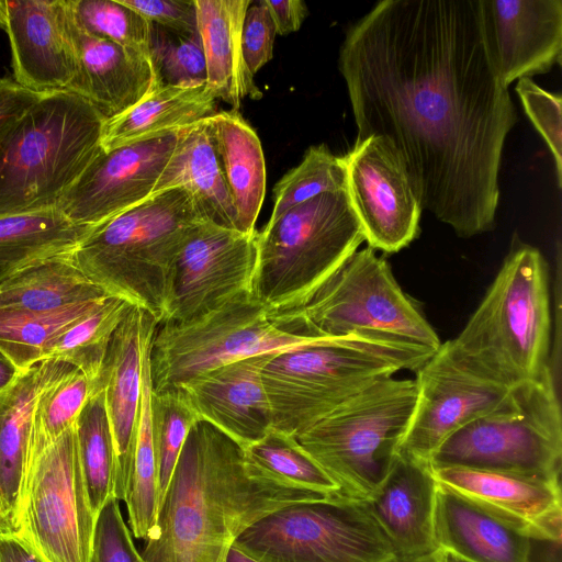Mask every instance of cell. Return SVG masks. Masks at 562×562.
<instances>
[{
  "instance_id": "1",
  "label": "cell",
  "mask_w": 562,
  "mask_h": 562,
  "mask_svg": "<svg viewBox=\"0 0 562 562\" xmlns=\"http://www.w3.org/2000/svg\"><path fill=\"white\" fill-rule=\"evenodd\" d=\"M338 66L356 142L386 138L423 210L458 236L493 229L517 114L487 58L476 0H382L348 29Z\"/></svg>"
},
{
  "instance_id": "2",
  "label": "cell",
  "mask_w": 562,
  "mask_h": 562,
  "mask_svg": "<svg viewBox=\"0 0 562 562\" xmlns=\"http://www.w3.org/2000/svg\"><path fill=\"white\" fill-rule=\"evenodd\" d=\"M325 497L251 477L243 447L211 423L190 428L158 508L147 562H226L254 522L291 504Z\"/></svg>"
},
{
  "instance_id": "3",
  "label": "cell",
  "mask_w": 562,
  "mask_h": 562,
  "mask_svg": "<svg viewBox=\"0 0 562 562\" xmlns=\"http://www.w3.org/2000/svg\"><path fill=\"white\" fill-rule=\"evenodd\" d=\"M550 338L548 263L517 241L463 329L440 349L465 372L509 389L549 366Z\"/></svg>"
},
{
  "instance_id": "4",
  "label": "cell",
  "mask_w": 562,
  "mask_h": 562,
  "mask_svg": "<svg viewBox=\"0 0 562 562\" xmlns=\"http://www.w3.org/2000/svg\"><path fill=\"white\" fill-rule=\"evenodd\" d=\"M434 353L359 334L318 337L273 351L261 369L272 428L294 437L373 382L416 371Z\"/></svg>"
},
{
  "instance_id": "5",
  "label": "cell",
  "mask_w": 562,
  "mask_h": 562,
  "mask_svg": "<svg viewBox=\"0 0 562 562\" xmlns=\"http://www.w3.org/2000/svg\"><path fill=\"white\" fill-rule=\"evenodd\" d=\"M203 221L187 189H168L90 228L71 258L93 284L160 323L171 263Z\"/></svg>"
},
{
  "instance_id": "6",
  "label": "cell",
  "mask_w": 562,
  "mask_h": 562,
  "mask_svg": "<svg viewBox=\"0 0 562 562\" xmlns=\"http://www.w3.org/2000/svg\"><path fill=\"white\" fill-rule=\"evenodd\" d=\"M105 121L72 92L41 95L0 142V214L58 206L101 149Z\"/></svg>"
},
{
  "instance_id": "7",
  "label": "cell",
  "mask_w": 562,
  "mask_h": 562,
  "mask_svg": "<svg viewBox=\"0 0 562 562\" xmlns=\"http://www.w3.org/2000/svg\"><path fill=\"white\" fill-rule=\"evenodd\" d=\"M363 241L346 191L319 194L257 232L250 292L270 314L295 308Z\"/></svg>"
},
{
  "instance_id": "8",
  "label": "cell",
  "mask_w": 562,
  "mask_h": 562,
  "mask_svg": "<svg viewBox=\"0 0 562 562\" xmlns=\"http://www.w3.org/2000/svg\"><path fill=\"white\" fill-rule=\"evenodd\" d=\"M269 315L281 329L304 337L359 334L434 351L441 345L389 262L370 247L349 256L303 304Z\"/></svg>"
},
{
  "instance_id": "9",
  "label": "cell",
  "mask_w": 562,
  "mask_h": 562,
  "mask_svg": "<svg viewBox=\"0 0 562 562\" xmlns=\"http://www.w3.org/2000/svg\"><path fill=\"white\" fill-rule=\"evenodd\" d=\"M415 401L414 380L383 378L294 438L344 496L367 501L397 453Z\"/></svg>"
},
{
  "instance_id": "10",
  "label": "cell",
  "mask_w": 562,
  "mask_h": 562,
  "mask_svg": "<svg viewBox=\"0 0 562 562\" xmlns=\"http://www.w3.org/2000/svg\"><path fill=\"white\" fill-rule=\"evenodd\" d=\"M452 465L560 480L562 416L549 366L509 387L493 409L451 435L429 463Z\"/></svg>"
},
{
  "instance_id": "11",
  "label": "cell",
  "mask_w": 562,
  "mask_h": 562,
  "mask_svg": "<svg viewBox=\"0 0 562 562\" xmlns=\"http://www.w3.org/2000/svg\"><path fill=\"white\" fill-rule=\"evenodd\" d=\"M234 544L258 562H390L396 557L367 502L346 496L274 510Z\"/></svg>"
},
{
  "instance_id": "12",
  "label": "cell",
  "mask_w": 562,
  "mask_h": 562,
  "mask_svg": "<svg viewBox=\"0 0 562 562\" xmlns=\"http://www.w3.org/2000/svg\"><path fill=\"white\" fill-rule=\"evenodd\" d=\"M316 338L281 329L245 291L195 319L157 324L149 353L151 390H176L220 366Z\"/></svg>"
},
{
  "instance_id": "13",
  "label": "cell",
  "mask_w": 562,
  "mask_h": 562,
  "mask_svg": "<svg viewBox=\"0 0 562 562\" xmlns=\"http://www.w3.org/2000/svg\"><path fill=\"white\" fill-rule=\"evenodd\" d=\"M95 520L74 426L31 460L12 531L47 562H90Z\"/></svg>"
},
{
  "instance_id": "14",
  "label": "cell",
  "mask_w": 562,
  "mask_h": 562,
  "mask_svg": "<svg viewBox=\"0 0 562 562\" xmlns=\"http://www.w3.org/2000/svg\"><path fill=\"white\" fill-rule=\"evenodd\" d=\"M256 260L257 231L245 234L201 222L171 263L160 323L195 319L250 291Z\"/></svg>"
},
{
  "instance_id": "15",
  "label": "cell",
  "mask_w": 562,
  "mask_h": 562,
  "mask_svg": "<svg viewBox=\"0 0 562 562\" xmlns=\"http://www.w3.org/2000/svg\"><path fill=\"white\" fill-rule=\"evenodd\" d=\"M342 158L346 193L368 247L392 254L408 246L420 232L423 207L395 148L370 136Z\"/></svg>"
},
{
  "instance_id": "16",
  "label": "cell",
  "mask_w": 562,
  "mask_h": 562,
  "mask_svg": "<svg viewBox=\"0 0 562 562\" xmlns=\"http://www.w3.org/2000/svg\"><path fill=\"white\" fill-rule=\"evenodd\" d=\"M181 128L99 153L58 203L76 225L92 228L148 199Z\"/></svg>"
},
{
  "instance_id": "17",
  "label": "cell",
  "mask_w": 562,
  "mask_h": 562,
  "mask_svg": "<svg viewBox=\"0 0 562 562\" xmlns=\"http://www.w3.org/2000/svg\"><path fill=\"white\" fill-rule=\"evenodd\" d=\"M415 372L416 401L397 452L427 465L451 435L493 409L508 391L460 369L440 347Z\"/></svg>"
},
{
  "instance_id": "18",
  "label": "cell",
  "mask_w": 562,
  "mask_h": 562,
  "mask_svg": "<svg viewBox=\"0 0 562 562\" xmlns=\"http://www.w3.org/2000/svg\"><path fill=\"white\" fill-rule=\"evenodd\" d=\"M429 469L436 484L507 528L530 540L561 543L560 480L458 465Z\"/></svg>"
},
{
  "instance_id": "19",
  "label": "cell",
  "mask_w": 562,
  "mask_h": 562,
  "mask_svg": "<svg viewBox=\"0 0 562 562\" xmlns=\"http://www.w3.org/2000/svg\"><path fill=\"white\" fill-rule=\"evenodd\" d=\"M476 13L487 58L505 87L561 65V0H476Z\"/></svg>"
},
{
  "instance_id": "20",
  "label": "cell",
  "mask_w": 562,
  "mask_h": 562,
  "mask_svg": "<svg viewBox=\"0 0 562 562\" xmlns=\"http://www.w3.org/2000/svg\"><path fill=\"white\" fill-rule=\"evenodd\" d=\"M0 27L19 86L37 94L68 91L76 52L66 0H0Z\"/></svg>"
},
{
  "instance_id": "21",
  "label": "cell",
  "mask_w": 562,
  "mask_h": 562,
  "mask_svg": "<svg viewBox=\"0 0 562 562\" xmlns=\"http://www.w3.org/2000/svg\"><path fill=\"white\" fill-rule=\"evenodd\" d=\"M146 310L133 305L112 335L93 387H103L115 452L114 497L124 501L132 471L142 397L143 359L157 327Z\"/></svg>"
},
{
  "instance_id": "22",
  "label": "cell",
  "mask_w": 562,
  "mask_h": 562,
  "mask_svg": "<svg viewBox=\"0 0 562 562\" xmlns=\"http://www.w3.org/2000/svg\"><path fill=\"white\" fill-rule=\"evenodd\" d=\"M271 352L241 358L195 375L178 389L199 417L243 448L272 428L261 369Z\"/></svg>"
},
{
  "instance_id": "23",
  "label": "cell",
  "mask_w": 562,
  "mask_h": 562,
  "mask_svg": "<svg viewBox=\"0 0 562 562\" xmlns=\"http://www.w3.org/2000/svg\"><path fill=\"white\" fill-rule=\"evenodd\" d=\"M68 14L76 52V75L69 92L87 100L110 120L158 87L149 56L85 32L69 8Z\"/></svg>"
},
{
  "instance_id": "24",
  "label": "cell",
  "mask_w": 562,
  "mask_h": 562,
  "mask_svg": "<svg viewBox=\"0 0 562 562\" xmlns=\"http://www.w3.org/2000/svg\"><path fill=\"white\" fill-rule=\"evenodd\" d=\"M435 491L429 465L397 452L366 501L396 557L414 558L436 550L432 537Z\"/></svg>"
},
{
  "instance_id": "25",
  "label": "cell",
  "mask_w": 562,
  "mask_h": 562,
  "mask_svg": "<svg viewBox=\"0 0 562 562\" xmlns=\"http://www.w3.org/2000/svg\"><path fill=\"white\" fill-rule=\"evenodd\" d=\"M432 537L436 549L461 562H531L532 540L438 484Z\"/></svg>"
},
{
  "instance_id": "26",
  "label": "cell",
  "mask_w": 562,
  "mask_h": 562,
  "mask_svg": "<svg viewBox=\"0 0 562 562\" xmlns=\"http://www.w3.org/2000/svg\"><path fill=\"white\" fill-rule=\"evenodd\" d=\"M251 0H194L201 37L206 87L217 99L239 112L243 99H260L241 49V32Z\"/></svg>"
},
{
  "instance_id": "27",
  "label": "cell",
  "mask_w": 562,
  "mask_h": 562,
  "mask_svg": "<svg viewBox=\"0 0 562 562\" xmlns=\"http://www.w3.org/2000/svg\"><path fill=\"white\" fill-rule=\"evenodd\" d=\"M172 188L187 189L205 221L239 232L236 210L216 154L209 117L181 130L154 193Z\"/></svg>"
},
{
  "instance_id": "28",
  "label": "cell",
  "mask_w": 562,
  "mask_h": 562,
  "mask_svg": "<svg viewBox=\"0 0 562 562\" xmlns=\"http://www.w3.org/2000/svg\"><path fill=\"white\" fill-rule=\"evenodd\" d=\"M56 364L53 359L34 364L0 394V515L11 530L27 474L34 404Z\"/></svg>"
},
{
  "instance_id": "29",
  "label": "cell",
  "mask_w": 562,
  "mask_h": 562,
  "mask_svg": "<svg viewBox=\"0 0 562 562\" xmlns=\"http://www.w3.org/2000/svg\"><path fill=\"white\" fill-rule=\"evenodd\" d=\"M211 134L237 214L240 233H254L266 194V164L261 143L239 112L209 117Z\"/></svg>"
},
{
  "instance_id": "30",
  "label": "cell",
  "mask_w": 562,
  "mask_h": 562,
  "mask_svg": "<svg viewBox=\"0 0 562 562\" xmlns=\"http://www.w3.org/2000/svg\"><path fill=\"white\" fill-rule=\"evenodd\" d=\"M215 113L216 98L206 85L159 86L125 112L105 121L101 147L109 150L166 131L192 125Z\"/></svg>"
},
{
  "instance_id": "31",
  "label": "cell",
  "mask_w": 562,
  "mask_h": 562,
  "mask_svg": "<svg viewBox=\"0 0 562 562\" xmlns=\"http://www.w3.org/2000/svg\"><path fill=\"white\" fill-rule=\"evenodd\" d=\"M88 231L71 222L58 206L0 214V271L14 273L71 255Z\"/></svg>"
},
{
  "instance_id": "32",
  "label": "cell",
  "mask_w": 562,
  "mask_h": 562,
  "mask_svg": "<svg viewBox=\"0 0 562 562\" xmlns=\"http://www.w3.org/2000/svg\"><path fill=\"white\" fill-rule=\"evenodd\" d=\"M106 295L68 255L27 267L0 281V311L50 312Z\"/></svg>"
},
{
  "instance_id": "33",
  "label": "cell",
  "mask_w": 562,
  "mask_h": 562,
  "mask_svg": "<svg viewBox=\"0 0 562 562\" xmlns=\"http://www.w3.org/2000/svg\"><path fill=\"white\" fill-rule=\"evenodd\" d=\"M243 449L245 469L251 477L325 497L344 496L293 436L271 428Z\"/></svg>"
},
{
  "instance_id": "34",
  "label": "cell",
  "mask_w": 562,
  "mask_h": 562,
  "mask_svg": "<svg viewBox=\"0 0 562 562\" xmlns=\"http://www.w3.org/2000/svg\"><path fill=\"white\" fill-rule=\"evenodd\" d=\"M153 340V339H151ZM151 341L143 359L142 397L136 447L124 502L128 528L134 538L146 542L156 533L159 508L158 463L150 425V353Z\"/></svg>"
},
{
  "instance_id": "35",
  "label": "cell",
  "mask_w": 562,
  "mask_h": 562,
  "mask_svg": "<svg viewBox=\"0 0 562 562\" xmlns=\"http://www.w3.org/2000/svg\"><path fill=\"white\" fill-rule=\"evenodd\" d=\"M106 296L50 312L0 311V351L20 371L27 370L45 360L55 339Z\"/></svg>"
},
{
  "instance_id": "36",
  "label": "cell",
  "mask_w": 562,
  "mask_h": 562,
  "mask_svg": "<svg viewBox=\"0 0 562 562\" xmlns=\"http://www.w3.org/2000/svg\"><path fill=\"white\" fill-rule=\"evenodd\" d=\"M91 392L92 383L80 370L57 361L34 404L29 437V464L44 448L75 426Z\"/></svg>"
},
{
  "instance_id": "37",
  "label": "cell",
  "mask_w": 562,
  "mask_h": 562,
  "mask_svg": "<svg viewBox=\"0 0 562 562\" xmlns=\"http://www.w3.org/2000/svg\"><path fill=\"white\" fill-rule=\"evenodd\" d=\"M82 477L97 517L114 496L115 452L103 387L93 389L75 424Z\"/></svg>"
},
{
  "instance_id": "38",
  "label": "cell",
  "mask_w": 562,
  "mask_h": 562,
  "mask_svg": "<svg viewBox=\"0 0 562 562\" xmlns=\"http://www.w3.org/2000/svg\"><path fill=\"white\" fill-rule=\"evenodd\" d=\"M132 306L121 297L106 296L98 307L55 339L46 359L77 368L90 380L93 389L112 335Z\"/></svg>"
},
{
  "instance_id": "39",
  "label": "cell",
  "mask_w": 562,
  "mask_h": 562,
  "mask_svg": "<svg viewBox=\"0 0 562 562\" xmlns=\"http://www.w3.org/2000/svg\"><path fill=\"white\" fill-rule=\"evenodd\" d=\"M338 191H346L344 158L333 154L325 144L311 146L300 165L276 184L270 220L319 194Z\"/></svg>"
},
{
  "instance_id": "40",
  "label": "cell",
  "mask_w": 562,
  "mask_h": 562,
  "mask_svg": "<svg viewBox=\"0 0 562 562\" xmlns=\"http://www.w3.org/2000/svg\"><path fill=\"white\" fill-rule=\"evenodd\" d=\"M85 32L149 56L151 22L120 0H67Z\"/></svg>"
},
{
  "instance_id": "41",
  "label": "cell",
  "mask_w": 562,
  "mask_h": 562,
  "mask_svg": "<svg viewBox=\"0 0 562 562\" xmlns=\"http://www.w3.org/2000/svg\"><path fill=\"white\" fill-rule=\"evenodd\" d=\"M150 425L158 463L159 503L191 426L199 419L179 390L150 393Z\"/></svg>"
},
{
  "instance_id": "42",
  "label": "cell",
  "mask_w": 562,
  "mask_h": 562,
  "mask_svg": "<svg viewBox=\"0 0 562 562\" xmlns=\"http://www.w3.org/2000/svg\"><path fill=\"white\" fill-rule=\"evenodd\" d=\"M149 58L157 86L206 85V67L200 34H186L151 23Z\"/></svg>"
},
{
  "instance_id": "43",
  "label": "cell",
  "mask_w": 562,
  "mask_h": 562,
  "mask_svg": "<svg viewBox=\"0 0 562 562\" xmlns=\"http://www.w3.org/2000/svg\"><path fill=\"white\" fill-rule=\"evenodd\" d=\"M530 122L548 145L555 166L558 187L562 184V98L538 86L530 78L515 88Z\"/></svg>"
},
{
  "instance_id": "44",
  "label": "cell",
  "mask_w": 562,
  "mask_h": 562,
  "mask_svg": "<svg viewBox=\"0 0 562 562\" xmlns=\"http://www.w3.org/2000/svg\"><path fill=\"white\" fill-rule=\"evenodd\" d=\"M90 562H147L136 549L119 499L114 496L106 501L97 516Z\"/></svg>"
},
{
  "instance_id": "45",
  "label": "cell",
  "mask_w": 562,
  "mask_h": 562,
  "mask_svg": "<svg viewBox=\"0 0 562 562\" xmlns=\"http://www.w3.org/2000/svg\"><path fill=\"white\" fill-rule=\"evenodd\" d=\"M276 35V25L263 0L251 2L244 20L241 49L254 76L271 60Z\"/></svg>"
},
{
  "instance_id": "46",
  "label": "cell",
  "mask_w": 562,
  "mask_h": 562,
  "mask_svg": "<svg viewBox=\"0 0 562 562\" xmlns=\"http://www.w3.org/2000/svg\"><path fill=\"white\" fill-rule=\"evenodd\" d=\"M151 23L165 29L196 34L198 18L194 0H120Z\"/></svg>"
},
{
  "instance_id": "47",
  "label": "cell",
  "mask_w": 562,
  "mask_h": 562,
  "mask_svg": "<svg viewBox=\"0 0 562 562\" xmlns=\"http://www.w3.org/2000/svg\"><path fill=\"white\" fill-rule=\"evenodd\" d=\"M41 95L22 88L14 80L0 79V142L18 117Z\"/></svg>"
},
{
  "instance_id": "48",
  "label": "cell",
  "mask_w": 562,
  "mask_h": 562,
  "mask_svg": "<svg viewBox=\"0 0 562 562\" xmlns=\"http://www.w3.org/2000/svg\"><path fill=\"white\" fill-rule=\"evenodd\" d=\"M263 2L279 35H288L297 31L307 15V7L302 0H263Z\"/></svg>"
},
{
  "instance_id": "49",
  "label": "cell",
  "mask_w": 562,
  "mask_h": 562,
  "mask_svg": "<svg viewBox=\"0 0 562 562\" xmlns=\"http://www.w3.org/2000/svg\"><path fill=\"white\" fill-rule=\"evenodd\" d=\"M0 562H47L15 531H0Z\"/></svg>"
},
{
  "instance_id": "50",
  "label": "cell",
  "mask_w": 562,
  "mask_h": 562,
  "mask_svg": "<svg viewBox=\"0 0 562 562\" xmlns=\"http://www.w3.org/2000/svg\"><path fill=\"white\" fill-rule=\"evenodd\" d=\"M20 371L11 360L0 351V394L3 393L19 376Z\"/></svg>"
},
{
  "instance_id": "51",
  "label": "cell",
  "mask_w": 562,
  "mask_h": 562,
  "mask_svg": "<svg viewBox=\"0 0 562 562\" xmlns=\"http://www.w3.org/2000/svg\"><path fill=\"white\" fill-rule=\"evenodd\" d=\"M390 562H447V555L439 549H436L435 551L424 554V555H420V557H414V558L395 557Z\"/></svg>"
},
{
  "instance_id": "52",
  "label": "cell",
  "mask_w": 562,
  "mask_h": 562,
  "mask_svg": "<svg viewBox=\"0 0 562 562\" xmlns=\"http://www.w3.org/2000/svg\"><path fill=\"white\" fill-rule=\"evenodd\" d=\"M226 562H258L255 559L245 554L235 544L229 549Z\"/></svg>"
},
{
  "instance_id": "53",
  "label": "cell",
  "mask_w": 562,
  "mask_h": 562,
  "mask_svg": "<svg viewBox=\"0 0 562 562\" xmlns=\"http://www.w3.org/2000/svg\"><path fill=\"white\" fill-rule=\"evenodd\" d=\"M7 530H11V529L0 515V531H7Z\"/></svg>"
},
{
  "instance_id": "54",
  "label": "cell",
  "mask_w": 562,
  "mask_h": 562,
  "mask_svg": "<svg viewBox=\"0 0 562 562\" xmlns=\"http://www.w3.org/2000/svg\"><path fill=\"white\" fill-rule=\"evenodd\" d=\"M11 274H12L11 272L0 271V281H2L3 279H5L7 277H9Z\"/></svg>"
},
{
  "instance_id": "55",
  "label": "cell",
  "mask_w": 562,
  "mask_h": 562,
  "mask_svg": "<svg viewBox=\"0 0 562 562\" xmlns=\"http://www.w3.org/2000/svg\"><path fill=\"white\" fill-rule=\"evenodd\" d=\"M447 562H461L447 555Z\"/></svg>"
}]
</instances>
